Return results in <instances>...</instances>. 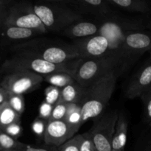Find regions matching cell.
<instances>
[{
  "label": "cell",
  "mask_w": 151,
  "mask_h": 151,
  "mask_svg": "<svg viewBox=\"0 0 151 151\" xmlns=\"http://www.w3.org/2000/svg\"><path fill=\"white\" fill-rule=\"evenodd\" d=\"M13 50L15 52L29 55L55 64H63L81 58L79 53L72 44L49 40L23 41L13 46Z\"/></svg>",
  "instance_id": "obj_1"
},
{
  "label": "cell",
  "mask_w": 151,
  "mask_h": 151,
  "mask_svg": "<svg viewBox=\"0 0 151 151\" xmlns=\"http://www.w3.org/2000/svg\"><path fill=\"white\" fill-rule=\"evenodd\" d=\"M117 75L116 70L109 72L97 82L87 87L81 103L83 124L97 117L106 109L116 87Z\"/></svg>",
  "instance_id": "obj_2"
},
{
  "label": "cell",
  "mask_w": 151,
  "mask_h": 151,
  "mask_svg": "<svg viewBox=\"0 0 151 151\" xmlns=\"http://www.w3.org/2000/svg\"><path fill=\"white\" fill-rule=\"evenodd\" d=\"M80 59L63 64H55L29 55L15 52L14 55L4 60L1 65V71L7 74L19 72H31L42 76L58 72H66L72 75Z\"/></svg>",
  "instance_id": "obj_3"
},
{
  "label": "cell",
  "mask_w": 151,
  "mask_h": 151,
  "mask_svg": "<svg viewBox=\"0 0 151 151\" xmlns=\"http://www.w3.org/2000/svg\"><path fill=\"white\" fill-rule=\"evenodd\" d=\"M98 35H103L109 41V55H115L124 58L122 43L125 36L136 31H144L145 24L140 19L112 17L100 22Z\"/></svg>",
  "instance_id": "obj_4"
},
{
  "label": "cell",
  "mask_w": 151,
  "mask_h": 151,
  "mask_svg": "<svg viewBox=\"0 0 151 151\" xmlns=\"http://www.w3.org/2000/svg\"><path fill=\"white\" fill-rule=\"evenodd\" d=\"M33 9L48 32H62L70 25L83 19V15L71 8L66 1L35 4H33Z\"/></svg>",
  "instance_id": "obj_5"
},
{
  "label": "cell",
  "mask_w": 151,
  "mask_h": 151,
  "mask_svg": "<svg viewBox=\"0 0 151 151\" xmlns=\"http://www.w3.org/2000/svg\"><path fill=\"white\" fill-rule=\"evenodd\" d=\"M122 59L120 56L111 54L97 58H81L72 77L80 85L87 88L109 72L116 70Z\"/></svg>",
  "instance_id": "obj_6"
},
{
  "label": "cell",
  "mask_w": 151,
  "mask_h": 151,
  "mask_svg": "<svg viewBox=\"0 0 151 151\" xmlns=\"http://www.w3.org/2000/svg\"><path fill=\"white\" fill-rule=\"evenodd\" d=\"M3 26H13L32 29L41 35L48 32L29 2L13 3L8 9L7 16Z\"/></svg>",
  "instance_id": "obj_7"
},
{
  "label": "cell",
  "mask_w": 151,
  "mask_h": 151,
  "mask_svg": "<svg viewBox=\"0 0 151 151\" xmlns=\"http://www.w3.org/2000/svg\"><path fill=\"white\" fill-rule=\"evenodd\" d=\"M119 118L117 111L107 112L88 131L97 151H112V140Z\"/></svg>",
  "instance_id": "obj_8"
},
{
  "label": "cell",
  "mask_w": 151,
  "mask_h": 151,
  "mask_svg": "<svg viewBox=\"0 0 151 151\" xmlns=\"http://www.w3.org/2000/svg\"><path fill=\"white\" fill-rule=\"evenodd\" d=\"M44 81V77L31 72H19L7 74L0 86L10 94H21L36 89Z\"/></svg>",
  "instance_id": "obj_9"
},
{
  "label": "cell",
  "mask_w": 151,
  "mask_h": 151,
  "mask_svg": "<svg viewBox=\"0 0 151 151\" xmlns=\"http://www.w3.org/2000/svg\"><path fill=\"white\" fill-rule=\"evenodd\" d=\"M72 45L82 59L97 58L109 55V41L103 35H96L74 40Z\"/></svg>",
  "instance_id": "obj_10"
},
{
  "label": "cell",
  "mask_w": 151,
  "mask_h": 151,
  "mask_svg": "<svg viewBox=\"0 0 151 151\" xmlns=\"http://www.w3.org/2000/svg\"><path fill=\"white\" fill-rule=\"evenodd\" d=\"M78 133L65 120L49 121L44 137V144L59 147L73 138Z\"/></svg>",
  "instance_id": "obj_11"
},
{
  "label": "cell",
  "mask_w": 151,
  "mask_h": 151,
  "mask_svg": "<svg viewBox=\"0 0 151 151\" xmlns=\"http://www.w3.org/2000/svg\"><path fill=\"white\" fill-rule=\"evenodd\" d=\"M66 4L80 14H88L103 20L113 16L112 7L108 0H74L66 1Z\"/></svg>",
  "instance_id": "obj_12"
},
{
  "label": "cell",
  "mask_w": 151,
  "mask_h": 151,
  "mask_svg": "<svg viewBox=\"0 0 151 151\" xmlns=\"http://www.w3.org/2000/svg\"><path fill=\"white\" fill-rule=\"evenodd\" d=\"M151 51V34L144 31H136L125 36L122 43L124 58L140 55L145 52Z\"/></svg>",
  "instance_id": "obj_13"
},
{
  "label": "cell",
  "mask_w": 151,
  "mask_h": 151,
  "mask_svg": "<svg viewBox=\"0 0 151 151\" xmlns=\"http://www.w3.org/2000/svg\"><path fill=\"white\" fill-rule=\"evenodd\" d=\"M151 88V59L133 77L127 87L125 95L128 98L141 97Z\"/></svg>",
  "instance_id": "obj_14"
},
{
  "label": "cell",
  "mask_w": 151,
  "mask_h": 151,
  "mask_svg": "<svg viewBox=\"0 0 151 151\" xmlns=\"http://www.w3.org/2000/svg\"><path fill=\"white\" fill-rule=\"evenodd\" d=\"M100 24L90 22H76L62 31L61 33L72 39L77 40L98 35Z\"/></svg>",
  "instance_id": "obj_15"
},
{
  "label": "cell",
  "mask_w": 151,
  "mask_h": 151,
  "mask_svg": "<svg viewBox=\"0 0 151 151\" xmlns=\"http://www.w3.org/2000/svg\"><path fill=\"white\" fill-rule=\"evenodd\" d=\"M0 32L3 38L8 39L9 41H18V44L23 42L25 40L41 35V34L36 31L13 26H3L0 29Z\"/></svg>",
  "instance_id": "obj_16"
},
{
  "label": "cell",
  "mask_w": 151,
  "mask_h": 151,
  "mask_svg": "<svg viewBox=\"0 0 151 151\" xmlns=\"http://www.w3.org/2000/svg\"><path fill=\"white\" fill-rule=\"evenodd\" d=\"M128 122L123 113H119V118L112 140V150L119 151L125 147L127 142Z\"/></svg>",
  "instance_id": "obj_17"
},
{
  "label": "cell",
  "mask_w": 151,
  "mask_h": 151,
  "mask_svg": "<svg viewBox=\"0 0 151 151\" xmlns=\"http://www.w3.org/2000/svg\"><path fill=\"white\" fill-rule=\"evenodd\" d=\"M86 91V88L75 82L61 88L60 101L67 104H81Z\"/></svg>",
  "instance_id": "obj_18"
},
{
  "label": "cell",
  "mask_w": 151,
  "mask_h": 151,
  "mask_svg": "<svg viewBox=\"0 0 151 151\" xmlns=\"http://www.w3.org/2000/svg\"><path fill=\"white\" fill-rule=\"evenodd\" d=\"M112 7H117L129 13H146L150 7L148 2L144 0H108Z\"/></svg>",
  "instance_id": "obj_19"
},
{
  "label": "cell",
  "mask_w": 151,
  "mask_h": 151,
  "mask_svg": "<svg viewBox=\"0 0 151 151\" xmlns=\"http://www.w3.org/2000/svg\"><path fill=\"white\" fill-rule=\"evenodd\" d=\"M44 77V81L50 84V86L63 88L68 85L76 82L72 75L66 72H58V73L50 74Z\"/></svg>",
  "instance_id": "obj_20"
},
{
  "label": "cell",
  "mask_w": 151,
  "mask_h": 151,
  "mask_svg": "<svg viewBox=\"0 0 151 151\" xmlns=\"http://www.w3.org/2000/svg\"><path fill=\"white\" fill-rule=\"evenodd\" d=\"M16 123L21 124V115L16 113L6 102L2 105L0 114V128L3 129L9 125Z\"/></svg>",
  "instance_id": "obj_21"
},
{
  "label": "cell",
  "mask_w": 151,
  "mask_h": 151,
  "mask_svg": "<svg viewBox=\"0 0 151 151\" xmlns=\"http://www.w3.org/2000/svg\"><path fill=\"white\" fill-rule=\"evenodd\" d=\"M64 120L78 131L83 125L82 109L80 104H68L67 113Z\"/></svg>",
  "instance_id": "obj_22"
},
{
  "label": "cell",
  "mask_w": 151,
  "mask_h": 151,
  "mask_svg": "<svg viewBox=\"0 0 151 151\" xmlns=\"http://www.w3.org/2000/svg\"><path fill=\"white\" fill-rule=\"evenodd\" d=\"M21 142L13 138L0 128V151H10L17 150Z\"/></svg>",
  "instance_id": "obj_23"
},
{
  "label": "cell",
  "mask_w": 151,
  "mask_h": 151,
  "mask_svg": "<svg viewBox=\"0 0 151 151\" xmlns=\"http://www.w3.org/2000/svg\"><path fill=\"white\" fill-rule=\"evenodd\" d=\"M7 103L9 106L19 115L22 116L24 112L25 109V103L24 96L21 94H10L9 95L8 100H7Z\"/></svg>",
  "instance_id": "obj_24"
},
{
  "label": "cell",
  "mask_w": 151,
  "mask_h": 151,
  "mask_svg": "<svg viewBox=\"0 0 151 151\" xmlns=\"http://www.w3.org/2000/svg\"><path fill=\"white\" fill-rule=\"evenodd\" d=\"M60 94H61V88L53 86H50L44 90V96H45L44 101L52 106H55L60 101Z\"/></svg>",
  "instance_id": "obj_25"
},
{
  "label": "cell",
  "mask_w": 151,
  "mask_h": 151,
  "mask_svg": "<svg viewBox=\"0 0 151 151\" xmlns=\"http://www.w3.org/2000/svg\"><path fill=\"white\" fill-rule=\"evenodd\" d=\"M67 103L58 102L55 106H54L50 121L64 120L66 113H67Z\"/></svg>",
  "instance_id": "obj_26"
},
{
  "label": "cell",
  "mask_w": 151,
  "mask_h": 151,
  "mask_svg": "<svg viewBox=\"0 0 151 151\" xmlns=\"http://www.w3.org/2000/svg\"><path fill=\"white\" fill-rule=\"evenodd\" d=\"M81 137L82 134H76L73 138L66 142L63 145L58 147V151H80Z\"/></svg>",
  "instance_id": "obj_27"
},
{
  "label": "cell",
  "mask_w": 151,
  "mask_h": 151,
  "mask_svg": "<svg viewBox=\"0 0 151 151\" xmlns=\"http://www.w3.org/2000/svg\"><path fill=\"white\" fill-rule=\"evenodd\" d=\"M47 123L48 122L44 119H41L40 117H37L35 120L33 121L32 124V129L34 134L38 137L43 138L44 139V134H45L46 129H47Z\"/></svg>",
  "instance_id": "obj_28"
},
{
  "label": "cell",
  "mask_w": 151,
  "mask_h": 151,
  "mask_svg": "<svg viewBox=\"0 0 151 151\" xmlns=\"http://www.w3.org/2000/svg\"><path fill=\"white\" fill-rule=\"evenodd\" d=\"M145 106V120L151 125V88L146 91L141 97Z\"/></svg>",
  "instance_id": "obj_29"
},
{
  "label": "cell",
  "mask_w": 151,
  "mask_h": 151,
  "mask_svg": "<svg viewBox=\"0 0 151 151\" xmlns=\"http://www.w3.org/2000/svg\"><path fill=\"white\" fill-rule=\"evenodd\" d=\"M80 151H97L88 132L82 134L80 144Z\"/></svg>",
  "instance_id": "obj_30"
},
{
  "label": "cell",
  "mask_w": 151,
  "mask_h": 151,
  "mask_svg": "<svg viewBox=\"0 0 151 151\" xmlns=\"http://www.w3.org/2000/svg\"><path fill=\"white\" fill-rule=\"evenodd\" d=\"M17 150L20 151H58V148L45 144L42 146H33L21 142L20 146Z\"/></svg>",
  "instance_id": "obj_31"
},
{
  "label": "cell",
  "mask_w": 151,
  "mask_h": 151,
  "mask_svg": "<svg viewBox=\"0 0 151 151\" xmlns=\"http://www.w3.org/2000/svg\"><path fill=\"white\" fill-rule=\"evenodd\" d=\"M53 108L54 106L49 104L46 101H43L39 106V110H38V117L44 119L46 121H50L52 113Z\"/></svg>",
  "instance_id": "obj_32"
},
{
  "label": "cell",
  "mask_w": 151,
  "mask_h": 151,
  "mask_svg": "<svg viewBox=\"0 0 151 151\" xmlns=\"http://www.w3.org/2000/svg\"><path fill=\"white\" fill-rule=\"evenodd\" d=\"M1 130L16 139L22 136V132H23V129H22L20 123L13 124V125H9V126L6 127Z\"/></svg>",
  "instance_id": "obj_33"
},
{
  "label": "cell",
  "mask_w": 151,
  "mask_h": 151,
  "mask_svg": "<svg viewBox=\"0 0 151 151\" xmlns=\"http://www.w3.org/2000/svg\"><path fill=\"white\" fill-rule=\"evenodd\" d=\"M9 95H10V93L0 86V106L7 101Z\"/></svg>",
  "instance_id": "obj_34"
},
{
  "label": "cell",
  "mask_w": 151,
  "mask_h": 151,
  "mask_svg": "<svg viewBox=\"0 0 151 151\" xmlns=\"http://www.w3.org/2000/svg\"><path fill=\"white\" fill-rule=\"evenodd\" d=\"M12 1H6V0H0V11L6 10L12 5Z\"/></svg>",
  "instance_id": "obj_35"
},
{
  "label": "cell",
  "mask_w": 151,
  "mask_h": 151,
  "mask_svg": "<svg viewBox=\"0 0 151 151\" xmlns=\"http://www.w3.org/2000/svg\"><path fill=\"white\" fill-rule=\"evenodd\" d=\"M7 12H8V9L6 10H3V11H0V29L4 25L5 19L7 16Z\"/></svg>",
  "instance_id": "obj_36"
},
{
  "label": "cell",
  "mask_w": 151,
  "mask_h": 151,
  "mask_svg": "<svg viewBox=\"0 0 151 151\" xmlns=\"http://www.w3.org/2000/svg\"><path fill=\"white\" fill-rule=\"evenodd\" d=\"M147 27H148L149 29H151V19H150V21H149L148 23L147 24Z\"/></svg>",
  "instance_id": "obj_37"
},
{
  "label": "cell",
  "mask_w": 151,
  "mask_h": 151,
  "mask_svg": "<svg viewBox=\"0 0 151 151\" xmlns=\"http://www.w3.org/2000/svg\"><path fill=\"white\" fill-rule=\"evenodd\" d=\"M2 105H1V106H0V114H1V109H2Z\"/></svg>",
  "instance_id": "obj_38"
},
{
  "label": "cell",
  "mask_w": 151,
  "mask_h": 151,
  "mask_svg": "<svg viewBox=\"0 0 151 151\" xmlns=\"http://www.w3.org/2000/svg\"><path fill=\"white\" fill-rule=\"evenodd\" d=\"M10 151H20V150H10Z\"/></svg>",
  "instance_id": "obj_39"
},
{
  "label": "cell",
  "mask_w": 151,
  "mask_h": 151,
  "mask_svg": "<svg viewBox=\"0 0 151 151\" xmlns=\"http://www.w3.org/2000/svg\"><path fill=\"white\" fill-rule=\"evenodd\" d=\"M150 55H151V51H150Z\"/></svg>",
  "instance_id": "obj_40"
},
{
  "label": "cell",
  "mask_w": 151,
  "mask_h": 151,
  "mask_svg": "<svg viewBox=\"0 0 151 151\" xmlns=\"http://www.w3.org/2000/svg\"><path fill=\"white\" fill-rule=\"evenodd\" d=\"M150 151H151V150H150Z\"/></svg>",
  "instance_id": "obj_41"
}]
</instances>
